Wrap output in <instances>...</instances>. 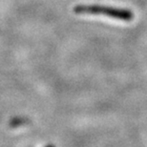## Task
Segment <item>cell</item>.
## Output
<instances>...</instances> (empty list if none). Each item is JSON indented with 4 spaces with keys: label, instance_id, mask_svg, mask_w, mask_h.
Returning <instances> with one entry per match:
<instances>
[{
    "label": "cell",
    "instance_id": "1",
    "mask_svg": "<svg viewBox=\"0 0 147 147\" xmlns=\"http://www.w3.org/2000/svg\"><path fill=\"white\" fill-rule=\"evenodd\" d=\"M74 11L76 13H93V14H103L110 16L112 18L120 20H131L134 14L131 11L125 9H117L108 6L100 5H78L74 8Z\"/></svg>",
    "mask_w": 147,
    "mask_h": 147
}]
</instances>
